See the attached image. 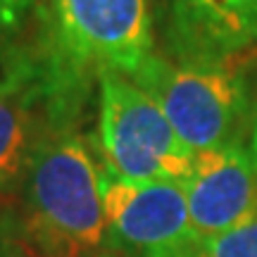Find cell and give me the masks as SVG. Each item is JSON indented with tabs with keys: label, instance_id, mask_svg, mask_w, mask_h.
Instances as JSON below:
<instances>
[{
	"label": "cell",
	"instance_id": "cell-1",
	"mask_svg": "<svg viewBox=\"0 0 257 257\" xmlns=\"http://www.w3.org/2000/svg\"><path fill=\"white\" fill-rule=\"evenodd\" d=\"M17 217L34 257H100L107 243L98 169L79 121L46 131L19 188Z\"/></svg>",
	"mask_w": 257,
	"mask_h": 257
},
{
	"label": "cell",
	"instance_id": "cell-2",
	"mask_svg": "<svg viewBox=\"0 0 257 257\" xmlns=\"http://www.w3.org/2000/svg\"><path fill=\"white\" fill-rule=\"evenodd\" d=\"M38 50L67 81L88 88L91 76H134L155 53L150 0H48Z\"/></svg>",
	"mask_w": 257,
	"mask_h": 257
},
{
	"label": "cell",
	"instance_id": "cell-3",
	"mask_svg": "<svg viewBox=\"0 0 257 257\" xmlns=\"http://www.w3.org/2000/svg\"><path fill=\"white\" fill-rule=\"evenodd\" d=\"M165 112L193 153L243 143L255 98L243 67L231 62H176L153 53L131 76Z\"/></svg>",
	"mask_w": 257,
	"mask_h": 257
},
{
	"label": "cell",
	"instance_id": "cell-4",
	"mask_svg": "<svg viewBox=\"0 0 257 257\" xmlns=\"http://www.w3.org/2000/svg\"><path fill=\"white\" fill-rule=\"evenodd\" d=\"M86 91L60 79L38 46L0 43V198L17 195L41 138L60 121H79Z\"/></svg>",
	"mask_w": 257,
	"mask_h": 257
},
{
	"label": "cell",
	"instance_id": "cell-5",
	"mask_svg": "<svg viewBox=\"0 0 257 257\" xmlns=\"http://www.w3.org/2000/svg\"><path fill=\"white\" fill-rule=\"evenodd\" d=\"M98 141L105 169L128 181H186L195 153L157 107L124 74L98 76Z\"/></svg>",
	"mask_w": 257,
	"mask_h": 257
},
{
	"label": "cell",
	"instance_id": "cell-6",
	"mask_svg": "<svg viewBox=\"0 0 257 257\" xmlns=\"http://www.w3.org/2000/svg\"><path fill=\"white\" fill-rule=\"evenodd\" d=\"M107 243L134 257H205L184 181H128L102 169Z\"/></svg>",
	"mask_w": 257,
	"mask_h": 257
},
{
	"label": "cell",
	"instance_id": "cell-7",
	"mask_svg": "<svg viewBox=\"0 0 257 257\" xmlns=\"http://www.w3.org/2000/svg\"><path fill=\"white\" fill-rule=\"evenodd\" d=\"M162 55L231 62L257 48V0H150Z\"/></svg>",
	"mask_w": 257,
	"mask_h": 257
},
{
	"label": "cell",
	"instance_id": "cell-8",
	"mask_svg": "<svg viewBox=\"0 0 257 257\" xmlns=\"http://www.w3.org/2000/svg\"><path fill=\"white\" fill-rule=\"evenodd\" d=\"M193 226L202 238H214L257 212V172L243 143L195 153L184 181Z\"/></svg>",
	"mask_w": 257,
	"mask_h": 257
},
{
	"label": "cell",
	"instance_id": "cell-9",
	"mask_svg": "<svg viewBox=\"0 0 257 257\" xmlns=\"http://www.w3.org/2000/svg\"><path fill=\"white\" fill-rule=\"evenodd\" d=\"M205 257H257V212L238 226L205 240Z\"/></svg>",
	"mask_w": 257,
	"mask_h": 257
},
{
	"label": "cell",
	"instance_id": "cell-10",
	"mask_svg": "<svg viewBox=\"0 0 257 257\" xmlns=\"http://www.w3.org/2000/svg\"><path fill=\"white\" fill-rule=\"evenodd\" d=\"M0 257H34L12 205H0Z\"/></svg>",
	"mask_w": 257,
	"mask_h": 257
},
{
	"label": "cell",
	"instance_id": "cell-11",
	"mask_svg": "<svg viewBox=\"0 0 257 257\" xmlns=\"http://www.w3.org/2000/svg\"><path fill=\"white\" fill-rule=\"evenodd\" d=\"M38 3H43V0H0V5L8 10L19 24H24V22H27L29 15L38 8Z\"/></svg>",
	"mask_w": 257,
	"mask_h": 257
},
{
	"label": "cell",
	"instance_id": "cell-12",
	"mask_svg": "<svg viewBox=\"0 0 257 257\" xmlns=\"http://www.w3.org/2000/svg\"><path fill=\"white\" fill-rule=\"evenodd\" d=\"M19 27H22V24H19L17 19L12 17L8 10L0 5V43H3V41H10V38H15V34L19 31Z\"/></svg>",
	"mask_w": 257,
	"mask_h": 257
},
{
	"label": "cell",
	"instance_id": "cell-13",
	"mask_svg": "<svg viewBox=\"0 0 257 257\" xmlns=\"http://www.w3.org/2000/svg\"><path fill=\"white\" fill-rule=\"evenodd\" d=\"M250 155H252L257 172V102H255V114H252V126H250Z\"/></svg>",
	"mask_w": 257,
	"mask_h": 257
},
{
	"label": "cell",
	"instance_id": "cell-14",
	"mask_svg": "<svg viewBox=\"0 0 257 257\" xmlns=\"http://www.w3.org/2000/svg\"><path fill=\"white\" fill-rule=\"evenodd\" d=\"M100 257H121V255H114V252H110V255H105V252H102Z\"/></svg>",
	"mask_w": 257,
	"mask_h": 257
}]
</instances>
